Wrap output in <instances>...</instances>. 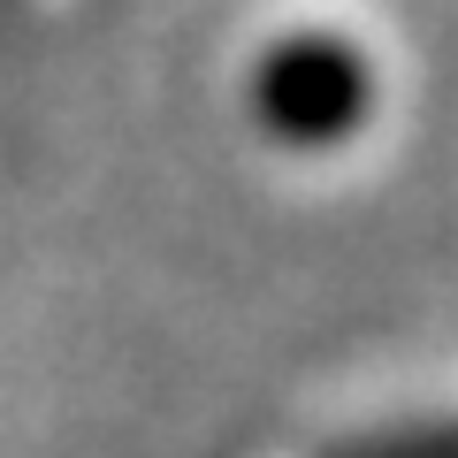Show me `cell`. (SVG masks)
Listing matches in <instances>:
<instances>
[{"label": "cell", "instance_id": "cell-1", "mask_svg": "<svg viewBox=\"0 0 458 458\" xmlns=\"http://www.w3.org/2000/svg\"><path fill=\"white\" fill-rule=\"evenodd\" d=\"M267 107L291 123V131H344V107H352V62L344 54H291L267 77Z\"/></svg>", "mask_w": 458, "mask_h": 458}]
</instances>
